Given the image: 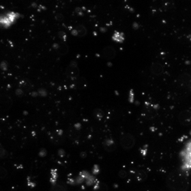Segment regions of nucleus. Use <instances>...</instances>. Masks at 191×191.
Here are the masks:
<instances>
[{"instance_id":"obj_1","label":"nucleus","mask_w":191,"mask_h":191,"mask_svg":"<svg viewBox=\"0 0 191 191\" xmlns=\"http://www.w3.org/2000/svg\"><path fill=\"white\" fill-rule=\"evenodd\" d=\"M20 18V14L15 12H8L2 14L0 17V24L3 28H9L15 24Z\"/></svg>"},{"instance_id":"obj_2","label":"nucleus","mask_w":191,"mask_h":191,"mask_svg":"<svg viewBox=\"0 0 191 191\" xmlns=\"http://www.w3.org/2000/svg\"><path fill=\"white\" fill-rule=\"evenodd\" d=\"M182 159V169L183 171H188L191 169V141L188 142L185 149L181 153Z\"/></svg>"},{"instance_id":"obj_3","label":"nucleus","mask_w":191,"mask_h":191,"mask_svg":"<svg viewBox=\"0 0 191 191\" xmlns=\"http://www.w3.org/2000/svg\"><path fill=\"white\" fill-rule=\"evenodd\" d=\"M120 143L122 147L125 150H129L133 148L135 144V138L130 133H125L122 134L120 140Z\"/></svg>"},{"instance_id":"obj_4","label":"nucleus","mask_w":191,"mask_h":191,"mask_svg":"<svg viewBox=\"0 0 191 191\" xmlns=\"http://www.w3.org/2000/svg\"><path fill=\"white\" fill-rule=\"evenodd\" d=\"M79 68L75 61L71 62L67 70V74L71 78H76L79 75Z\"/></svg>"},{"instance_id":"obj_5","label":"nucleus","mask_w":191,"mask_h":191,"mask_svg":"<svg viewBox=\"0 0 191 191\" xmlns=\"http://www.w3.org/2000/svg\"><path fill=\"white\" fill-rule=\"evenodd\" d=\"M102 145L104 149L108 152H114L117 148V145L115 144V141L110 138H107L104 140Z\"/></svg>"},{"instance_id":"obj_6","label":"nucleus","mask_w":191,"mask_h":191,"mask_svg":"<svg viewBox=\"0 0 191 191\" xmlns=\"http://www.w3.org/2000/svg\"><path fill=\"white\" fill-rule=\"evenodd\" d=\"M103 55L107 59H113L115 57L116 55V51L111 46H107L105 48H103L102 51Z\"/></svg>"},{"instance_id":"obj_7","label":"nucleus","mask_w":191,"mask_h":191,"mask_svg":"<svg viewBox=\"0 0 191 191\" xmlns=\"http://www.w3.org/2000/svg\"><path fill=\"white\" fill-rule=\"evenodd\" d=\"M151 72L154 75H160L164 72V66L160 62H154L151 67Z\"/></svg>"},{"instance_id":"obj_8","label":"nucleus","mask_w":191,"mask_h":191,"mask_svg":"<svg viewBox=\"0 0 191 191\" xmlns=\"http://www.w3.org/2000/svg\"><path fill=\"white\" fill-rule=\"evenodd\" d=\"M179 82L183 86L191 85V75L189 74H183L179 77Z\"/></svg>"},{"instance_id":"obj_9","label":"nucleus","mask_w":191,"mask_h":191,"mask_svg":"<svg viewBox=\"0 0 191 191\" xmlns=\"http://www.w3.org/2000/svg\"><path fill=\"white\" fill-rule=\"evenodd\" d=\"M112 40L114 42H118V43H122L125 40V35L122 32L119 31H115L112 36Z\"/></svg>"},{"instance_id":"obj_10","label":"nucleus","mask_w":191,"mask_h":191,"mask_svg":"<svg viewBox=\"0 0 191 191\" xmlns=\"http://www.w3.org/2000/svg\"><path fill=\"white\" fill-rule=\"evenodd\" d=\"M50 191H68V188L66 183L62 182L57 183L55 185H52Z\"/></svg>"},{"instance_id":"obj_11","label":"nucleus","mask_w":191,"mask_h":191,"mask_svg":"<svg viewBox=\"0 0 191 191\" xmlns=\"http://www.w3.org/2000/svg\"><path fill=\"white\" fill-rule=\"evenodd\" d=\"M74 28L76 29V31H77V33H78V36H86V33H87L86 28H85V26H82V25H78V26H76Z\"/></svg>"},{"instance_id":"obj_12","label":"nucleus","mask_w":191,"mask_h":191,"mask_svg":"<svg viewBox=\"0 0 191 191\" xmlns=\"http://www.w3.org/2000/svg\"><path fill=\"white\" fill-rule=\"evenodd\" d=\"M96 181V178L94 177V175H91L88 178L85 180V183H86V185H88V186H92V185H94Z\"/></svg>"},{"instance_id":"obj_13","label":"nucleus","mask_w":191,"mask_h":191,"mask_svg":"<svg viewBox=\"0 0 191 191\" xmlns=\"http://www.w3.org/2000/svg\"><path fill=\"white\" fill-rule=\"evenodd\" d=\"M60 54L62 55H65L67 54L68 51H69V48H68V46L67 45H62V46H60L58 50Z\"/></svg>"},{"instance_id":"obj_14","label":"nucleus","mask_w":191,"mask_h":191,"mask_svg":"<svg viewBox=\"0 0 191 191\" xmlns=\"http://www.w3.org/2000/svg\"><path fill=\"white\" fill-rule=\"evenodd\" d=\"M147 176V173L145 171H143V170L139 171L137 172V178L140 181H143V180L146 179Z\"/></svg>"},{"instance_id":"obj_15","label":"nucleus","mask_w":191,"mask_h":191,"mask_svg":"<svg viewBox=\"0 0 191 191\" xmlns=\"http://www.w3.org/2000/svg\"><path fill=\"white\" fill-rule=\"evenodd\" d=\"M94 116H95L98 120H99L103 118V113L100 109H98H98L95 110L94 112Z\"/></svg>"},{"instance_id":"obj_16","label":"nucleus","mask_w":191,"mask_h":191,"mask_svg":"<svg viewBox=\"0 0 191 191\" xmlns=\"http://www.w3.org/2000/svg\"><path fill=\"white\" fill-rule=\"evenodd\" d=\"M7 152H6V150L5 149V148L3 146L0 145V157L2 159H6L7 157Z\"/></svg>"},{"instance_id":"obj_17","label":"nucleus","mask_w":191,"mask_h":191,"mask_svg":"<svg viewBox=\"0 0 191 191\" xmlns=\"http://www.w3.org/2000/svg\"><path fill=\"white\" fill-rule=\"evenodd\" d=\"M8 176V171L4 167H1L0 168V176L2 179H5Z\"/></svg>"},{"instance_id":"obj_18","label":"nucleus","mask_w":191,"mask_h":191,"mask_svg":"<svg viewBox=\"0 0 191 191\" xmlns=\"http://www.w3.org/2000/svg\"><path fill=\"white\" fill-rule=\"evenodd\" d=\"M99 172H100V168L98 166V165L95 164L94 167H93V168H92V173H93V175L96 176V175H98L99 173Z\"/></svg>"},{"instance_id":"obj_19","label":"nucleus","mask_w":191,"mask_h":191,"mask_svg":"<svg viewBox=\"0 0 191 191\" xmlns=\"http://www.w3.org/2000/svg\"><path fill=\"white\" fill-rule=\"evenodd\" d=\"M79 175L82 176V178H84L86 180V178H88V177L91 176V174L89 173V172H88V171H81V172L79 173Z\"/></svg>"},{"instance_id":"obj_20","label":"nucleus","mask_w":191,"mask_h":191,"mask_svg":"<svg viewBox=\"0 0 191 191\" xmlns=\"http://www.w3.org/2000/svg\"><path fill=\"white\" fill-rule=\"evenodd\" d=\"M50 173H51V178L52 179H55L56 181H58V171L56 169H52L51 171H50Z\"/></svg>"},{"instance_id":"obj_21","label":"nucleus","mask_w":191,"mask_h":191,"mask_svg":"<svg viewBox=\"0 0 191 191\" xmlns=\"http://www.w3.org/2000/svg\"><path fill=\"white\" fill-rule=\"evenodd\" d=\"M38 95L42 96V97H46V96L48 95V92L45 88H39L38 90Z\"/></svg>"},{"instance_id":"obj_22","label":"nucleus","mask_w":191,"mask_h":191,"mask_svg":"<svg viewBox=\"0 0 191 191\" xmlns=\"http://www.w3.org/2000/svg\"><path fill=\"white\" fill-rule=\"evenodd\" d=\"M98 191H108V187L104 183H100V188L98 189Z\"/></svg>"},{"instance_id":"obj_23","label":"nucleus","mask_w":191,"mask_h":191,"mask_svg":"<svg viewBox=\"0 0 191 191\" xmlns=\"http://www.w3.org/2000/svg\"><path fill=\"white\" fill-rule=\"evenodd\" d=\"M38 155L40 157H45L46 155H47V150L46 149L44 148H41L40 149L39 152H38Z\"/></svg>"},{"instance_id":"obj_24","label":"nucleus","mask_w":191,"mask_h":191,"mask_svg":"<svg viewBox=\"0 0 191 191\" xmlns=\"http://www.w3.org/2000/svg\"><path fill=\"white\" fill-rule=\"evenodd\" d=\"M118 176L119 177L121 178H125L127 177V173L125 171V170H120L118 172Z\"/></svg>"},{"instance_id":"obj_25","label":"nucleus","mask_w":191,"mask_h":191,"mask_svg":"<svg viewBox=\"0 0 191 191\" xmlns=\"http://www.w3.org/2000/svg\"><path fill=\"white\" fill-rule=\"evenodd\" d=\"M75 181H76V184H82L84 182H85V179L79 175L75 178Z\"/></svg>"},{"instance_id":"obj_26","label":"nucleus","mask_w":191,"mask_h":191,"mask_svg":"<svg viewBox=\"0 0 191 191\" xmlns=\"http://www.w3.org/2000/svg\"><path fill=\"white\" fill-rule=\"evenodd\" d=\"M128 100L130 103H133L134 101V93L132 90H130L129 91V94H128Z\"/></svg>"},{"instance_id":"obj_27","label":"nucleus","mask_w":191,"mask_h":191,"mask_svg":"<svg viewBox=\"0 0 191 191\" xmlns=\"http://www.w3.org/2000/svg\"><path fill=\"white\" fill-rule=\"evenodd\" d=\"M0 67H1L2 70H3V71H6L7 69H8V64H7V63H6L5 61H2V62H1Z\"/></svg>"},{"instance_id":"obj_28","label":"nucleus","mask_w":191,"mask_h":191,"mask_svg":"<svg viewBox=\"0 0 191 191\" xmlns=\"http://www.w3.org/2000/svg\"><path fill=\"white\" fill-rule=\"evenodd\" d=\"M67 183L71 185H75V184H76L75 179L72 178H68L67 181Z\"/></svg>"},{"instance_id":"obj_29","label":"nucleus","mask_w":191,"mask_h":191,"mask_svg":"<svg viewBox=\"0 0 191 191\" xmlns=\"http://www.w3.org/2000/svg\"><path fill=\"white\" fill-rule=\"evenodd\" d=\"M58 155L60 156L61 158L64 157L65 156V151L63 149H60L58 150Z\"/></svg>"},{"instance_id":"obj_30","label":"nucleus","mask_w":191,"mask_h":191,"mask_svg":"<svg viewBox=\"0 0 191 191\" xmlns=\"http://www.w3.org/2000/svg\"><path fill=\"white\" fill-rule=\"evenodd\" d=\"M100 183L96 179V183H95V184L94 185V190H98V189L100 188Z\"/></svg>"},{"instance_id":"obj_31","label":"nucleus","mask_w":191,"mask_h":191,"mask_svg":"<svg viewBox=\"0 0 191 191\" xmlns=\"http://www.w3.org/2000/svg\"><path fill=\"white\" fill-rule=\"evenodd\" d=\"M59 37H60L62 40H66V34L64 33V32H63V31L59 32Z\"/></svg>"},{"instance_id":"obj_32","label":"nucleus","mask_w":191,"mask_h":191,"mask_svg":"<svg viewBox=\"0 0 191 191\" xmlns=\"http://www.w3.org/2000/svg\"><path fill=\"white\" fill-rule=\"evenodd\" d=\"M24 94V91L23 90H21L20 88H18V89H16V96H21L22 95Z\"/></svg>"},{"instance_id":"obj_33","label":"nucleus","mask_w":191,"mask_h":191,"mask_svg":"<svg viewBox=\"0 0 191 191\" xmlns=\"http://www.w3.org/2000/svg\"><path fill=\"white\" fill-rule=\"evenodd\" d=\"M141 154L143 155V156H145L147 154V148H146V147H143L142 149H141Z\"/></svg>"},{"instance_id":"obj_34","label":"nucleus","mask_w":191,"mask_h":191,"mask_svg":"<svg viewBox=\"0 0 191 191\" xmlns=\"http://www.w3.org/2000/svg\"><path fill=\"white\" fill-rule=\"evenodd\" d=\"M74 127H75V129H76V130H80L81 128H82V125H81L80 123H76V124L74 125Z\"/></svg>"},{"instance_id":"obj_35","label":"nucleus","mask_w":191,"mask_h":191,"mask_svg":"<svg viewBox=\"0 0 191 191\" xmlns=\"http://www.w3.org/2000/svg\"><path fill=\"white\" fill-rule=\"evenodd\" d=\"M28 185H29L30 187H31V188H33V187L36 186V183L33 182H32V181H30L29 180H28Z\"/></svg>"},{"instance_id":"obj_36","label":"nucleus","mask_w":191,"mask_h":191,"mask_svg":"<svg viewBox=\"0 0 191 191\" xmlns=\"http://www.w3.org/2000/svg\"><path fill=\"white\" fill-rule=\"evenodd\" d=\"M30 95H31L33 97H37L38 96H39V95H38V91H32V92L30 93Z\"/></svg>"},{"instance_id":"obj_37","label":"nucleus","mask_w":191,"mask_h":191,"mask_svg":"<svg viewBox=\"0 0 191 191\" xmlns=\"http://www.w3.org/2000/svg\"><path fill=\"white\" fill-rule=\"evenodd\" d=\"M57 133H58V136L61 137L62 135V134H63V131L61 130H58V131H57Z\"/></svg>"},{"instance_id":"obj_38","label":"nucleus","mask_w":191,"mask_h":191,"mask_svg":"<svg viewBox=\"0 0 191 191\" xmlns=\"http://www.w3.org/2000/svg\"><path fill=\"white\" fill-rule=\"evenodd\" d=\"M80 156L82 158H85L86 156V154L85 152H82V153L80 154Z\"/></svg>"}]
</instances>
